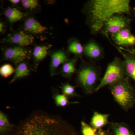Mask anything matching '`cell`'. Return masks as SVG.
I'll list each match as a JSON object with an SVG mask.
<instances>
[{
  "label": "cell",
  "instance_id": "cb8c5ba5",
  "mask_svg": "<svg viewBox=\"0 0 135 135\" xmlns=\"http://www.w3.org/2000/svg\"><path fill=\"white\" fill-rule=\"evenodd\" d=\"M16 69L11 65L9 64H5L0 68V74L2 77L7 78L15 73Z\"/></svg>",
  "mask_w": 135,
  "mask_h": 135
},
{
  "label": "cell",
  "instance_id": "d4e9b609",
  "mask_svg": "<svg viewBox=\"0 0 135 135\" xmlns=\"http://www.w3.org/2000/svg\"><path fill=\"white\" fill-rule=\"evenodd\" d=\"M81 130L83 135H96L98 130L95 129L83 121L81 122Z\"/></svg>",
  "mask_w": 135,
  "mask_h": 135
},
{
  "label": "cell",
  "instance_id": "6da1fadb",
  "mask_svg": "<svg viewBox=\"0 0 135 135\" xmlns=\"http://www.w3.org/2000/svg\"><path fill=\"white\" fill-rule=\"evenodd\" d=\"M129 0H89L82 9L86 23L92 35L101 32L105 24L115 14L131 15Z\"/></svg>",
  "mask_w": 135,
  "mask_h": 135
},
{
  "label": "cell",
  "instance_id": "2e32d148",
  "mask_svg": "<svg viewBox=\"0 0 135 135\" xmlns=\"http://www.w3.org/2000/svg\"><path fill=\"white\" fill-rule=\"evenodd\" d=\"M67 51L69 54H74L75 56L83 60L82 56L84 55V47L78 39L73 38L68 40Z\"/></svg>",
  "mask_w": 135,
  "mask_h": 135
},
{
  "label": "cell",
  "instance_id": "ffe728a7",
  "mask_svg": "<svg viewBox=\"0 0 135 135\" xmlns=\"http://www.w3.org/2000/svg\"><path fill=\"white\" fill-rule=\"evenodd\" d=\"M4 15L10 23L18 22L25 15L19 10L15 8H8L5 10Z\"/></svg>",
  "mask_w": 135,
  "mask_h": 135
},
{
  "label": "cell",
  "instance_id": "f546056e",
  "mask_svg": "<svg viewBox=\"0 0 135 135\" xmlns=\"http://www.w3.org/2000/svg\"><path fill=\"white\" fill-rule=\"evenodd\" d=\"M128 52L133 53V54H135V50L134 51H132L129 50L128 51Z\"/></svg>",
  "mask_w": 135,
  "mask_h": 135
},
{
  "label": "cell",
  "instance_id": "d6986e66",
  "mask_svg": "<svg viewBox=\"0 0 135 135\" xmlns=\"http://www.w3.org/2000/svg\"><path fill=\"white\" fill-rule=\"evenodd\" d=\"M30 72L31 70L27 64L24 62L20 63L17 65L15 75L10 81L9 84L29 76Z\"/></svg>",
  "mask_w": 135,
  "mask_h": 135
},
{
  "label": "cell",
  "instance_id": "83f0119b",
  "mask_svg": "<svg viewBox=\"0 0 135 135\" xmlns=\"http://www.w3.org/2000/svg\"><path fill=\"white\" fill-rule=\"evenodd\" d=\"M5 30V25L4 23L2 22L0 23V32L1 33H3L4 32Z\"/></svg>",
  "mask_w": 135,
  "mask_h": 135
},
{
  "label": "cell",
  "instance_id": "4316f807",
  "mask_svg": "<svg viewBox=\"0 0 135 135\" xmlns=\"http://www.w3.org/2000/svg\"><path fill=\"white\" fill-rule=\"evenodd\" d=\"M96 135H110V133L101 129L98 130Z\"/></svg>",
  "mask_w": 135,
  "mask_h": 135
},
{
  "label": "cell",
  "instance_id": "277c9868",
  "mask_svg": "<svg viewBox=\"0 0 135 135\" xmlns=\"http://www.w3.org/2000/svg\"><path fill=\"white\" fill-rule=\"evenodd\" d=\"M114 100L124 110L127 111L135 105V90L130 79L126 76L109 86Z\"/></svg>",
  "mask_w": 135,
  "mask_h": 135
},
{
  "label": "cell",
  "instance_id": "3957f363",
  "mask_svg": "<svg viewBox=\"0 0 135 135\" xmlns=\"http://www.w3.org/2000/svg\"><path fill=\"white\" fill-rule=\"evenodd\" d=\"M101 67L95 63L83 60L76 73L77 86L86 95L93 94L96 92L98 82L101 80Z\"/></svg>",
  "mask_w": 135,
  "mask_h": 135
},
{
  "label": "cell",
  "instance_id": "9c48e42d",
  "mask_svg": "<svg viewBox=\"0 0 135 135\" xmlns=\"http://www.w3.org/2000/svg\"><path fill=\"white\" fill-rule=\"evenodd\" d=\"M111 39L116 45L128 47L135 45V36L131 33L129 28L122 29L111 35Z\"/></svg>",
  "mask_w": 135,
  "mask_h": 135
},
{
  "label": "cell",
  "instance_id": "52a82bcc",
  "mask_svg": "<svg viewBox=\"0 0 135 135\" xmlns=\"http://www.w3.org/2000/svg\"><path fill=\"white\" fill-rule=\"evenodd\" d=\"M30 56L29 50L23 47L18 46L6 48L3 53L4 59L11 61L17 65L29 59Z\"/></svg>",
  "mask_w": 135,
  "mask_h": 135
},
{
  "label": "cell",
  "instance_id": "4fadbf2b",
  "mask_svg": "<svg viewBox=\"0 0 135 135\" xmlns=\"http://www.w3.org/2000/svg\"><path fill=\"white\" fill-rule=\"evenodd\" d=\"M78 57H74L70 58L63 64L60 70V73L63 77L70 79L74 74L76 73V64L78 60Z\"/></svg>",
  "mask_w": 135,
  "mask_h": 135
},
{
  "label": "cell",
  "instance_id": "ba28073f",
  "mask_svg": "<svg viewBox=\"0 0 135 135\" xmlns=\"http://www.w3.org/2000/svg\"><path fill=\"white\" fill-rule=\"evenodd\" d=\"M83 47L84 55L90 62L95 63L104 57L103 48L94 39L89 40Z\"/></svg>",
  "mask_w": 135,
  "mask_h": 135
},
{
  "label": "cell",
  "instance_id": "7c38bea8",
  "mask_svg": "<svg viewBox=\"0 0 135 135\" xmlns=\"http://www.w3.org/2000/svg\"><path fill=\"white\" fill-rule=\"evenodd\" d=\"M117 48L124 59L126 67V75L132 79L135 82V55L130 52H124L118 47L114 44H113Z\"/></svg>",
  "mask_w": 135,
  "mask_h": 135
},
{
  "label": "cell",
  "instance_id": "44dd1931",
  "mask_svg": "<svg viewBox=\"0 0 135 135\" xmlns=\"http://www.w3.org/2000/svg\"><path fill=\"white\" fill-rule=\"evenodd\" d=\"M14 126L9 123L7 116L2 111L0 112V134L1 135H9Z\"/></svg>",
  "mask_w": 135,
  "mask_h": 135
},
{
  "label": "cell",
  "instance_id": "f1b7e54d",
  "mask_svg": "<svg viewBox=\"0 0 135 135\" xmlns=\"http://www.w3.org/2000/svg\"><path fill=\"white\" fill-rule=\"evenodd\" d=\"M21 1L20 0H10L9 1L11 3L15 5H16V4H18Z\"/></svg>",
  "mask_w": 135,
  "mask_h": 135
},
{
  "label": "cell",
  "instance_id": "7a4b0ae2",
  "mask_svg": "<svg viewBox=\"0 0 135 135\" xmlns=\"http://www.w3.org/2000/svg\"><path fill=\"white\" fill-rule=\"evenodd\" d=\"M11 135H77L59 121L49 116L33 117L20 126Z\"/></svg>",
  "mask_w": 135,
  "mask_h": 135
},
{
  "label": "cell",
  "instance_id": "8992f818",
  "mask_svg": "<svg viewBox=\"0 0 135 135\" xmlns=\"http://www.w3.org/2000/svg\"><path fill=\"white\" fill-rule=\"evenodd\" d=\"M132 19L124 14H115L112 16L105 24L100 33L103 35H112L122 29L129 28Z\"/></svg>",
  "mask_w": 135,
  "mask_h": 135
},
{
  "label": "cell",
  "instance_id": "7402d4cb",
  "mask_svg": "<svg viewBox=\"0 0 135 135\" xmlns=\"http://www.w3.org/2000/svg\"><path fill=\"white\" fill-rule=\"evenodd\" d=\"M53 98L56 106L59 107H65L71 104L79 103L77 102H70L68 100V98L66 95L63 94H58L57 92L53 93Z\"/></svg>",
  "mask_w": 135,
  "mask_h": 135
},
{
  "label": "cell",
  "instance_id": "9a60e30c",
  "mask_svg": "<svg viewBox=\"0 0 135 135\" xmlns=\"http://www.w3.org/2000/svg\"><path fill=\"white\" fill-rule=\"evenodd\" d=\"M109 129L112 135H135L128 125L124 122H110L109 123Z\"/></svg>",
  "mask_w": 135,
  "mask_h": 135
},
{
  "label": "cell",
  "instance_id": "603a6c76",
  "mask_svg": "<svg viewBox=\"0 0 135 135\" xmlns=\"http://www.w3.org/2000/svg\"><path fill=\"white\" fill-rule=\"evenodd\" d=\"M77 86H73L68 82L61 84L60 88L62 93L68 98L80 97V95L77 94L75 91V88Z\"/></svg>",
  "mask_w": 135,
  "mask_h": 135
},
{
  "label": "cell",
  "instance_id": "e0dca14e",
  "mask_svg": "<svg viewBox=\"0 0 135 135\" xmlns=\"http://www.w3.org/2000/svg\"><path fill=\"white\" fill-rule=\"evenodd\" d=\"M45 27L33 18H28L25 22V31L33 34L42 33L47 30Z\"/></svg>",
  "mask_w": 135,
  "mask_h": 135
},
{
  "label": "cell",
  "instance_id": "4dcf8cb0",
  "mask_svg": "<svg viewBox=\"0 0 135 135\" xmlns=\"http://www.w3.org/2000/svg\"><path fill=\"white\" fill-rule=\"evenodd\" d=\"M133 14H134V15L135 17V7L133 8Z\"/></svg>",
  "mask_w": 135,
  "mask_h": 135
},
{
  "label": "cell",
  "instance_id": "5bb4252c",
  "mask_svg": "<svg viewBox=\"0 0 135 135\" xmlns=\"http://www.w3.org/2000/svg\"><path fill=\"white\" fill-rule=\"evenodd\" d=\"M110 115L94 112L90 122V126L95 129H101L105 126L109 124V118Z\"/></svg>",
  "mask_w": 135,
  "mask_h": 135
},
{
  "label": "cell",
  "instance_id": "30bf717a",
  "mask_svg": "<svg viewBox=\"0 0 135 135\" xmlns=\"http://www.w3.org/2000/svg\"><path fill=\"white\" fill-rule=\"evenodd\" d=\"M70 54L67 51L59 50L54 51L51 55L50 64V73L51 76L56 74L57 70L59 66L63 65L69 59Z\"/></svg>",
  "mask_w": 135,
  "mask_h": 135
},
{
  "label": "cell",
  "instance_id": "8fae6325",
  "mask_svg": "<svg viewBox=\"0 0 135 135\" xmlns=\"http://www.w3.org/2000/svg\"><path fill=\"white\" fill-rule=\"evenodd\" d=\"M34 40V37L33 35L25 33L23 31H20L9 35L3 41L23 47L32 44L33 43Z\"/></svg>",
  "mask_w": 135,
  "mask_h": 135
},
{
  "label": "cell",
  "instance_id": "ac0fdd59",
  "mask_svg": "<svg viewBox=\"0 0 135 135\" xmlns=\"http://www.w3.org/2000/svg\"><path fill=\"white\" fill-rule=\"evenodd\" d=\"M51 47V45H49L48 46H38L35 48L33 52V56L35 62L34 70H36L39 63L46 58L48 53L49 50Z\"/></svg>",
  "mask_w": 135,
  "mask_h": 135
},
{
  "label": "cell",
  "instance_id": "5b68a950",
  "mask_svg": "<svg viewBox=\"0 0 135 135\" xmlns=\"http://www.w3.org/2000/svg\"><path fill=\"white\" fill-rule=\"evenodd\" d=\"M126 76L127 75L124 60L118 57H115L107 66L104 75L101 78L96 89V92L103 87L116 83Z\"/></svg>",
  "mask_w": 135,
  "mask_h": 135
},
{
  "label": "cell",
  "instance_id": "484cf974",
  "mask_svg": "<svg viewBox=\"0 0 135 135\" xmlns=\"http://www.w3.org/2000/svg\"><path fill=\"white\" fill-rule=\"evenodd\" d=\"M21 2L24 7L31 10L34 9L39 5L37 0H22Z\"/></svg>",
  "mask_w": 135,
  "mask_h": 135
}]
</instances>
